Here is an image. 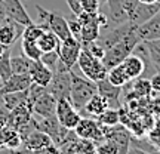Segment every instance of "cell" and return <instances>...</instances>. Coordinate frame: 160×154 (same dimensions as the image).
<instances>
[{
  "instance_id": "6da1fadb",
  "label": "cell",
  "mask_w": 160,
  "mask_h": 154,
  "mask_svg": "<svg viewBox=\"0 0 160 154\" xmlns=\"http://www.w3.org/2000/svg\"><path fill=\"white\" fill-rule=\"evenodd\" d=\"M141 42H142V40L139 39L137 30L131 31L125 39H122L119 43L113 45L111 47H108V49L105 51L102 59H101L104 64V67L107 70H110V68H113V67H116V65L122 64L131 53L135 52L137 46L139 45Z\"/></svg>"
},
{
  "instance_id": "7a4b0ae2",
  "label": "cell",
  "mask_w": 160,
  "mask_h": 154,
  "mask_svg": "<svg viewBox=\"0 0 160 154\" xmlns=\"http://www.w3.org/2000/svg\"><path fill=\"white\" fill-rule=\"evenodd\" d=\"M70 76H71V85H70L68 99L73 104V107L80 113L85 107V104L98 92V86L97 82H92L86 77L76 74L73 68L70 70Z\"/></svg>"
},
{
  "instance_id": "3957f363",
  "label": "cell",
  "mask_w": 160,
  "mask_h": 154,
  "mask_svg": "<svg viewBox=\"0 0 160 154\" xmlns=\"http://www.w3.org/2000/svg\"><path fill=\"white\" fill-rule=\"evenodd\" d=\"M76 19L82 25V40L80 43H88V42H95L98 37L101 36V28H107L108 27V18L101 12H93V13H88V12H82Z\"/></svg>"
},
{
  "instance_id": "277c9868",
  "label": "cell",
  "mask_w": 160,
  "mask_h": 154,
  "mask_svg": "<svg viewBox=\"0 0 160 154\" xmlns=\"http://www.w3.org/2000/svg\"><path fill=\"white\" fill-rule=\"evenodd\" d=\"M77 65H79L80 71L83 73L86 79L92 80V82H99L107 77V71L108 70L104 67V64L101 59L92 57L89 52H86L85 49L80 51L79 59H77Z\"/></svg>"
},
{
  "instance_id": "5b68a950",
  "label": "cell",
  "mask_w": 160,
  "mask_h": 154,
  "mask_svg": "<svg viewBox=\"0 0 160 154\" xmlns=\"http://www.w3.org/2000/svg\"><path fill=\"white\" fill-rule=\"evenodd\" d=\"M70 85H71L70 68H67L59 61L57 70L53 71L51 83L46 86V91L52 93L57 99H59V98H70Z\"/></svg>"
},
{
  "instance_id": "8992f818",
  "label": "cell",
  "mask_w": 160,
  "mask_h": 154,
  "mask_svg": "<svg viewBox=\"0 0 160 154\" xmlns=\"http://www.w3.org/2000/svg\"><path fill=\"white\" fill-rule=\"evenodd\" d=\"M34 120L36 129L45 132L46 135H49L52 139V142L55 144L57 147H59L61 144L67 139L68 137V129H65L59 120L57 119V116H51V117H40V120Z\"/></svg>"
},
{
  "instance_id": "52a82bcc",
  "label": "cell",
  "mask_w": 160,
  "mask_h": 154,
  "mask_svg": "<svg viewBox=\"0 0 160 154\" xmlns=\"http://www.w3.org/2000/svg\"><path fill=\"white\" fill-rule=\"evenodd\" d=\"M73 131L76 132V135L82 139H89L92 142H101L105 139L104 137V129L102 126L98 123V120L93 117H82L79 120V123Z\"/></svg>"
},
{
  "instance_id": "ba28073f",
  "label": "cell",
  "mask_w": 160,
  "mask_h": 154,
  "mask_svg": "<svg viewBox=\"0 0 160 154\" xmlns=\"http://www.w3.org/2000/svg\"><path fill=\"white\" fill-rule=\"evenodd\" d=\"M55 116L57 119L59 120V123L68 129V131H73L79 120L82 119V116L77 110L73 107V104L70 102L68 98H59L57 99V111H55Z\"/></svg>"
},
{
  "instance_id": "9c48e42d",
  "label": "cell",
  "mask_w": 160,
  "mask_h": 154,
  "mask_svg": "<svg viewBox=\"0 0 160 154\" xmlns=\"http://www.w3.org/2000/svg\"><path fill=\"white\" fill-rule=\"evenodd\" d=\"M80 51H82V43H80L79 40H76L73 36L68 37V39L62 40L59 43V47L57 49L58 55H59V61L70 70L77 64Z\"/></svg>"
},
{
  "instance_id": "30bf717a",
  "label": "cell",
  "mask_w": 160,
  "mask_h": 154,
  "mask_svg": "<svg viewBox=\"0 0 160 154\" xmlns=\"http://www.w3.org/2000/svg\"><path fill=\"white\" fill-rule=\"evenodd\" d=\"M133 30H137V25H133V24L129 22V21L117 24V25H114L111 30H108L107 33H104L102 36H99L97 42L107 51L108 47H111V46L116 45V43H119L122 39H125L126 36L129 34L131 31H133Z\"/></svg>"
},
{
  "instance_id": "8fae6325",
  "label": "cell",
  "mask_w": 160,
  "mask_h": 154,
  "mask_svg": "<svg viewBox=\"0 0 160 154\" xmlns=\"http://www.w3.org/2000/svg\"><path fill=\"white\" fill-rule=\"evenodd\" d=\"M111 15V21L114 25L126 22L131 17L132 11L138 5V0H107Z\"/></svg>"
},
{
  "instance_id": "7c38bea8",
  "label": "cell",
  "mask_w": 160,
  "mask_h": 154,
  "mask_svg": "<svg viewBox=\"0 0 160 154\" xmlns=\"http://www.w3.org/2000/svg\"><path fill=\"white\" fill-rule=\"evenodd\" d=\"M24 28L25 27L22 24L17 22L11 18H6L5 22L0 24V43L5 46H12L22 36Z\"/></svg>"
},
{
  "instance_id": "4fadbf2b",
  "label": "cell",
  "mask_w": 160,
  "mask_h": 154,
  "mask_svg": "<svg viewBox=\"0 0 160 154\" xmlns=\"http://www.w3.org/2000/svg\"><path fill=\"white\" fill-rule=\"evenodd\" d=\"M31 108H33V113L36 116H39V117L55 116V111H57V98L46 91L45 93H42L34 102L31 104Z\"/></svg>"
},
{
  "instance_id": "5bb4252c",
  "label": "cell",
  "mask_w": 160,
  "mask_h": 154,
  "mask_svg": "<svg viewBox=\"0 0 160 154\" xmlns=\"http://www.w3.org/2000/svg\"><path fill=\"white\" fill-rule=\"evenodd\" d=\"M160 11L159 3H141L138 2V5L135 6V9L132 11L131 17H129V22H132L133 25H142L144 22H147L151 17H154L156 12Z\"/></svg>"
},
{
  "instance_id": "9a60e30c",
  "label": "cell",
  "mask_w": 160,
  "mask_h": 154,
  "mask_svg": "<svg viewBox=\"0 0 160 154\" xmlns=\"http://www.w3.org/2000/svg\"><path fill=\"white\" fill-rule=\"evenodd\" d=\"M97 86H98V93H99V95H102V97L107 99L110 108L119 110L120 107H122V104H120V98H122V87L111 85L108 80H107V77H105L104 80L97 82Z\"/></svg>"
},
{
  "instance_id": "2e32d148",
  "label": "cell",
  "mask_w": 160,
  "mask_h": 154,
  "mask_svg": "<svg viewBox=\"0 0 160 154\" xmlns=\"http://www.w3.org/2000/svg\"><path fill=\"white\" fill-rule=\"evenodd\" d=\"M6 7V13L8 18H11L17 22L22 24L24 27H27L30 24H33V19L28 15L27 9L24 7V5L21 3V0H3Z\"/></svg>"
},
{
  "instance_id": "e0dca14e",
  "label": "cell",
  "mask_w": 160,
  "mask_h": 154,
  "mask_svg": "<svg viewBox=\"0 0 160 154\" xmlns=\"http://www.w3.org/2000/svg\"><path fill=\"white\" fill-rule=\"evenodd\" d=\"M33 82L28 74H12L9 79L0 85V95L12 93V92L27 91Z\"/></svg>"
},
{
  "instance_id": "ac0fdd59",
  "label": "cell",
  "mask_w": 160,
  "mask_h": 154,
  "mask_svg": "<svg viewBox=\"0 0 160 154\" xmlns=\"http://www.w3.org/2000/svg\"><path fill=\"white\" fill-rule=\"evenodd\" d=\"M28 76H30V79H31L33 83L46 87V86L51 83L53 71L49 70L46 65H43L40 61H31L30 70H28Z\"/></svg>"
},
{
  "instance_id": "d6986e66",
  "label": "cell",
  "mask_w": 160,
  "mask_h": 154,
  "mask_svg": "<svg viewBox=\"0 0 160 154\" xmlns=\"http://www.w3.org/2000/svg\"><path fill=\"white\" fill-rule=\"evenodd\" d=\"M107 108H110L107 99L97 92V93L85 104L83 110L80 111V116H82V117H98L99 114H102Z\"/></svg>"
},
{
  "instance_id": "ffe728a7",
  "label": "cell",
  "mask_w": 160,
  "mask_h": 154,
  "mask_svg": "<svg viewBox=\"0 0 160 154\" xmlns=\"http://www.w3.org/2000/svg\"><path fill=\"white\" fill-rule=\"evenodd\" d=\"M137 33L141 40L160 39V11L156 12L154 17H151L147 22L137 27Z\"/></svg>"
},
{
  "instance_id": "44dd1931",
  "label": "cell",
  "mask_w": 160,
  "mask_h": 154,
  "mask_svg": "<svg viewBox=\"0 0 160 154\" xmlns=\"http://www.w3.org/2000/svg\"><path fill=\"white\" fill-rule=\"evenodd\" d=\"M122 67L126 71V74L131 80H135L141 77L145 71V62H144V57H139L137 53H131L122 62Z\"/></svg>"
},
{
  "instance_id": "7402d4cb",
  "label": "cell",
  "mask_w": 160,
  "mask_h": 154,
  "mask_svg": "<svg viewBox=\"0 0 160 154\" xmlns=\"http://www.w3.org/2000/svg\"><path fill=\"white\" fill-rule=\"evenodd\" d=\"M138 52L150 58V62L156 67L157 71H160V39L154 40H142L137 46Z\"/></svg>"
},
{
  "instance_id": "603a6c76",
  "label": "cell",
  "mask_w": 160,
  "mask_h": 154,
  "mask_svg": "<svg viewBox=\"0 0 160 154\" xmlns=\"http://www.w3.org/2000/svg\"><path fill=\"white\" fill-rule=\"evenodd\" d=\"M22 144L25 147H28L30 150L37 151V150L45 148V147H48V145H51V144H53V142H52L51 137L46 135L45 132L39 131V129H33V131L22 139Z\"/></svg>"
},
{
  "instance_id": "cb8c5ba5",
  "label": "cell",
  "mask_w": 160,
  "mask_h": 154,
  "mask_svg": "<svg viewBox=\"0 0 160 154\" xmlns=\"http://www.w3.org/2000/svg\"><path fill=\"white\" fill-rule=\"evenodd\" d=\"M129 85H131V92H129V95L131 97H126L128 101H131L132 98H148L151 95V85H150V80L147 79H141V77H138L135 80H131L129 82Z\"/></svg>"
},
{
  "instance_id": "d4e9b609",
  "label": "cell",
  "mask_w": 160,
  "mask_h": 154,
  "mask_svg": "<svg viewBox=\"0 0 160 154\" xmlns=\"http://www.w3.org/2000/svg\"><path fill=\"white\" fill-rule=\"evenodd\" d=\"M3 98V108H6L8 111L17 108L18 105L27 102L28 99V89L22 92H12V93H5L2 95Z\"/></svg>"
},
{
  "instance_id": "484cf974",
  "label": "cell",
  "mask_w": 160,
  "mask_h": 154,
  "mask_svg": "<svg viewBox=\"0 0 160 154\" xmlns=\"http://www.w3.org/2000/svg\"><path fill=\"white\" fill-rule=\"evenodd\" d=\"M36 43H37V46L40 47L42 52H52V51H57L58 47H59L61 40L58 39L51 30H45V33L40 36Z\"/></svg>"
},
{
  "instance_id": "4316f807",
  "label": "cell",
  "mask_w": 160,
  "mask_h": 154,
  "mask_svg": "<svg viewBox=\"0 0 160 154\" xmlns=\"http://www.w3.org/2000/svg\"><path fill=\"white\" fill-rule=\"evenodd\" d=\"M107 80H108L111 85L119 86V87H123V86H126L131 82V79L128 77L126 71L122 67V64L116 65V67H113V68H110L107 71Z\"/></svg>"
},
{
  "instance_id": "83f0119b",
  "label": "cell",
  "mask_w": 160,
  "mask_h": 154,
  "mask_svg": "<svg viewBox=\"0 0 160 154\" xmlns=\"http://www.w3.org/2000/svg\"><path fill=\"white\" fill-rule=\"evenodd\" d=\"M31 59L25 55H12L11 57V68L13 74H28Z\"/></svg>"
},
{
  "instance_id": "f1b7e54d",
  "label": "cell",
  "mask_w": 160,
  "mask_h": 154,
  "mask_svg": "<svg viewBox=\"0 0 160 154\" xmlns=\"http://www.w3.org/2000/svg\"><path fill=\"white\" fill-rule=\"evenodd\" d=\"M98 123L104 127H110V126H116L120 123V113L116 108H107L102 114L97 117Z\"/></svg>"
},
{
  "instance_id": "f546056e",
  "label": "cell",
  "mask_w": 160,
  "mask_h": 154,
  "mask_svg": "<svg viewBox=\"0 0 160 154\" xmlns=\"http://www.w3.org/2000/svg\"><path fill=\"white\" fill-rule=\"evenodd\" d=\"M11 46L9 47H6V51L0 55V80H2V83L6 82V80L9 79L13 73H12V68H11Z\"/></svg>"
},
{
  "instance_id": "4dcf8cb0",
  "label": "cell",
  "mask_w": 160,
  "mask_h": 154,
  "mask_svg": "<svg viewBox=\"0 0 160 154\" xmlns=\"http://www.w3.org/2000/svg\"><path fill=\"white\" fill-rule=\"evenodd\" d=\"M21 49H22V55L31 59V61H39L40 57L43 52L40 51V47L37 46L36 42H31V40H24L22 39V43H21Z\"/></svg>"
},
{
  "instance_id": "1f68e13d",
  "label": "cell",
  "mask_w": 160,
  "mask_h": 154,
  "mask_svg": "<svg viewBox=\"0 0 160 154\" xmlns=\"http://www.w3.org/2000/svg\"><path fill=\"white\" fill-rule=\"evenodd\" d=\"M45 33V28L42 27V25H39V24H30V25H27L25 28H24L22 31V37L24 40H31V42H37L39 40V37L42 34Z\"/></svg>"
},
{
  "instance_id": "d6a6232c",
  "label": "cell",
  "mask_w": 160,
  "mask_h": 154,
  "mask_svg": "<svg viewBox=\"0 0 160 154\" xmlns=\"http://www.w3.org/2000/svg\"><path fill=\"white\" fill-rule=\"evenodd\" d=\"M39 61L43 64V65H46V67H48L49 70L55 71V70H57V67H58V62H59V55H58L57 51L43 52Z\"/></svg>"
},
{
  "instance_id": "836d02e7",
  "label": "cell",
  "mask_w": 160,
  "mask_h": 154,
  "mask_svg": "<svg viewBox=\"0 0 160 154\" xmlns=\"http://www.w3.org/2000/svg\"><path fill=\"white\" fill-rule=\"evenodd\" d=\"M95 145H97V154H119L117 144L108 138H105L104 141L95 144Z\"/></svg>"
},
{
  "instance_id": "e575fe53",
  "label": "cell",
  "mask_w": 160,
  "mask_h": 154,
  "mask_svg": "<svg viewBox=\"0 0 160 154\" xmlns=\"http://www.w3.org/2000/svg\"><path fill=\"white\" fill-rule=\"evenodd\" d=\"M76 153L77 154H97V145L89 139H77V145H76Z\"/></svg>"
},
{
  "instance_id": "d590c367",
  "label": "cell",
  "mask_w": 160,
  "mask_h": 154,
  "mask_svg": "<svg viewBox=\"0 0 160 154\" xmlns=\"http://www.w3.org/2000/svg\"><path fill=\"white\" fill-rule=\"evenodd\" d=\"M82 49H85L86 52H89L92 57L98 58V59H102L104 53H105V49L98 43L97 40L95 42H88V43H82Z\"/></svg>"
},
{
  "instance_id": "8d00e7d4",
  "label": "cell",
  "mask_w": 160,
  "mask_h": 154,
  "mask_svg": "<svg viewBox=\"0 0 160 154\" xmlns=\"http://www.w3.org/2000/svg\"><path fill=\"white\" fill-rule=\"evenodd\" d=\"M150 110H151V113L156 116H160V92H151V95H150Z\"/></svg>"
},
{
  "instance_id": "74e56055",
  "label": "cell",
  "mask_w": 160,
  "mask_h": 154,
  "mask_svg": "<svg viewBox=\"0 0 160 154\" xmlns=\"http://www.w3.org/2000/svg\"><path fill=\"white\" fill-rule=\"evenodd\" d=\"M67 22H68V28H70V33H71V36L74 37L76 40H82V25H80V22L76 19H67Z\"/></svg>"
},
{
  "instance_id": "f35d334b",
  "label": "cell",
  "mask_w": 160,
  "mask_h": 154,
  "mask_svg": "<svg viewBox=\"0 0 160 154\" xmlns=\"http://www.w3.org/2000/svg\"><path fill=\"white\" fill-rule=\"evenodd\" d=\"M79 2L83 12H88V13H93L99 7V2L98 0H79Z\"/></svg>"
},
{
  "instance_id": "ab89813d",
  "label": "cell",
  "mask_w": 160,
  "mask_h": 154,
  "mask_svg": "<svg viewBox=\"0 0 160 154\" xmlns=\"http://www.w3.org/2000/svg\"><path fill=\"white\" fill-rule=\"evenodd\" d=\"M147 138H148L150 144H151V147H153L156 151H160V132L151 127V129L148 131V135H147Z\"/></svg>"
},
{
  "instance_id": "60d3db41",
  "label": "cell",
  "mask_w": 160,
  "mask_h": 154,
  "mask_svg": "<svg viewBox=\"0 0 160 154\" xmlns=\"http://www.w3.org/2000/svg\"><path fill=\"white\" fill-rule=\"evenodd\" d=\"M65 2H67L70 11L73 12V15H74V17H79L80 13L83 12V9H82V6H80L79 0H65Z\"/></svg>"
},
{
  "instance_id": "b9f144b4",
  "label": "cell",
  "mask_w": 160,
  "mask_h": 154,
  "mask_svg": "<svg viewBox=\"0 0 160 154\" xmlns=\"http://www.w3.org/2000/svg\"><path fill=\"white\" fill-rule=\"evenodd\" d=\"M34 154H59V148H58L55 144H51L45 148H40L37 151H34Z\"/></svg>"
},
{
  "instance_id": "7bdbcfd3",
  "label": "cell",
  "mask_w": 160,
  "mask_h": 154,
  "mask_svg": "<svg viewBox=\"0 0 160 154\" xmlns=\"http://www.w3.org/2000/svg\"><path fill=\"white\" fill-rule=\"evenodd\" d=\"M150 85H151V91L153 92H160V71H157L150 79Z\"/></svg>"
},
{
  "instance_id": "ee69618b",
  "label": "cell",
  "mask_w": 160,
  "mask_h": 154,
  "mask_svg": "<svg viewBox=\"0 0 160 154\" xmlns=\"http://www.w3.org/2000/svg\"><path fill=\"white\" fill-rule=\"evenodd\" d=\"M12 153L13 154H34V151L33 150H30L28 147H25V145H19L18 148H15V150H12Z\"/></svg>"
},
{
  "instance_id": "f6af8a7d",
  "label": "cell",
  "mask_w": 160,
  "mask_h": 154,
  "mask_svg": "<svg viewBox=\"0 0 160 154\" xmlns=\"http://www.w3.org/2000/svg\"><path fill=\"white\" fill-rule=\"evenodd\" d=\"M6 18H8V13H6L5 3H3V0H0V24L5 22Z\"/></svg>"
},
{
  "instance_id": "bcb514c9",
  "label": "cell",
  "mask_w": 160,
  "mask_h": 154,
  "mask_svg": "<svg viewBox=\"0 0 160 154\" xmlns=\"http://www.w3.org/2000/svg\"><path fill=\"white\" fill-rule=\"evenodd\" d=\"M128 154H153V153H150V151H145V150L142 148H138V147H131L129 148V151H128Z\"/></svg>"
},
{
  "instance_id": "7dc6e473",
  "label": "cell",
  "mask_w": 160,
  "mask_h": 154,
  "mask_svg": "<svg viewBox=\"0 0 160 154\" xmlns=\"http://www.w3.org/2000/svg\"><path fill=\"white\" fill-rule=\"evenodd\" d=\"M153 129L160 132V116H157V119L154 120V123H153Z\"/></svg>"
},
{
  "instance_id": "c3c4849f",
  "label": "cell",
  "mask_w": 160,
  "mask_h": 154,
  "mask_svg": "<svg viewBox=\"0 0 160 154\" xmlns=\"http://www.w3.org/2000/svg\"><path fill=\"white\" fill-rule=\"evenodd\" d=\"M0 154H13V153H12V150L3 147V148H0Z\"/></svg>"
},
{
  "instance_id": "681fc988",
  "label": "cell",
  "mask_w": 160,
  "mask_h": 154,
  "mask_svg": "<svg viewBox=\"0 0 160 154\" xmlns=\"http://www.w3.org/2000/svg\"><path fill=\"white\" fill-rule=\"evenodd\" d=\"M141 3H157V0H138Z\"/></svg>"
},
{
  "instance_id": "f907efd6",
  "label": "cell",
  "mask_w": 160,
  "mask_h": 154,
  "mask_svg": "<svg viewBox=\"0 0 160 154\" xmlns=\"http://www.w3.org/2000/svg\"><path fill=\"white\" fill-rule=\"evenodd\" d=\"M6 47H9V46H5V45H2V43H0V55L6 51Z\"/></svg>"
},
{
  "instance_id": "816d5d0a",
  "label": "cell",
  "mask_w": 160,
  "mask_h": 154,
  "mask_svg": "<svg viewBox=\"0 0 160 154\" xmlns=\"http://www.w3.org/2000/svg\"><path fill=\"white\" fill-rule=\"evenodd\" d=\"M3 147H5V145H3V142L0 141V148H3Z\"/></svg>"
},
{
  "instance_id": "f5cc1de1",
  "label": "cell",
  "mask_w": 160,
  "mask_h": 154,
  "mask_svg": "<svg viewBox=\"0 0 160 154\" xmlns=\"http://www.w3.org/2000/svg\"><path fill=\"white\" fill-rule=\"evenodd\" d=\"M156 154H160V151H156Z\"/></svg>"
},
{
  "instance_id": "db71d44e",
  "label": "cell",
  "mask_w": 160,
  "mask_h": 154,
  "mask_svg": "<svg viewBox=\"0 0 160 154\" xmlns=\"http://www.w3.org/2000/svg\"><path fill=\"white\" fill-rule=\"evenodd\" d=\"M157 3H159V5H160V0H157Z\"/></svg>"
},
{
  "instance_id": "11a10c76",
  "label": "cell",
  "mask_w": 160,
  "mask_h": 154,
  "mask_svg": "<svg viewBox=\"0 0 160 154\" xmlns=\"http://www.w3.org/2000/svg\"><path fill=\"white\" fill-rule=\"evenodd\" d=\"M98 2H101V0H98Z\"/></svg>"
}]
</instances>
